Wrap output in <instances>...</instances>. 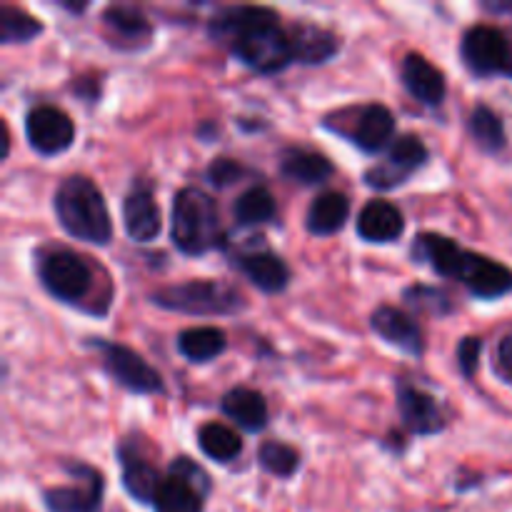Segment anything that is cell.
Segmentation results:
<instances>
[{"label": "cell", "mask_w": 512, "mask_h": 512, "mask_svg": "<svg viewBox=\"0 0 512 512\" xmlns=\"http://www.w3.org/2000/svg\"><path fill=\"white\" fill-rule=\"evenodd\" d=\"M213 40L238 55L248 68L258 73H278L295 60L290 33L280 25L278 15L268 8L235 5L223 8L210 18Z\"/></svg>", "instance_id": "cell-1"}, {"label": "cell", "mask_w": 512, "mask_h": 512, "mask_svg": "<svg viewBox=\"0 0 512 512\" xmlns=\"http://www.w3.org/2000/svg\"><path fill=\"white\" fill-rule=\"evenodd\" d=\"M55 215L65 233L83 243L105 245L113 238L108 205L93 180L83 178V175H70L55 190Z\"/></svg>", "instance_id": "cell-2"}, {"label": "cell", "mask_w": 512, "mask_h": 512, "mask_svg": "<svg viewBox=\"0 0 512 512\" xmlns=\"http://www.w3.org/2000/svg\"><path fill=\"white\" fill-rule=\"evenodd\" d=\"M170 235L180 253L205 255L223 243L218 205L198 188H183L173 200Z\"/></svg>", "instance_id": "cell-3"}, {"label": "cell", "mask_w": 512, "mask_h": 512, "mask_svg": "<svg viewBox=\"0 0 512 512\" xmlns=\"http://www.w3.org/2000/svg\"><path fill=\"white\" fill-rule=\"evenodd\" d=\"M155 305L185 315H230L243 308V298L235 288L220 280H188L170 285L150 295Z\"/></svg>", "instance_id": "cell-4"}, {"label": "cell", "mask_w": 512, "mask_h": 512, "mask_svg": "<svg viewBox=\"0 0 512 512\" xmlns=\"http://www.w3.org/2000/svg\"><path fill=\"white\" fill-rule=\"evenodd\" d=\"M40 283L60 303L80 305L93 288V270L73 250H55L40 260Z\"/></svg>", "instance_id": "cell-5"}, {"label": "cell", "mask_w": 512, "mask_h": 512, "mask_svg": "<svg viewBox=\"0 0 512 512\" xmlns=\"http://www.w3.org/2000/svg\"><path fill=\"white\" fill-rule=\"evenodd\" d=\"M208 490L210 480L205 470L190 458H178L155 495V512H203Z\"/></svg>", "instance_id": "cell-6"}, {"label": "cell", "mask_w": 512, "mask_h": 512, "mask_svg": "<svg viewBox=\"0 0 512 512\" xmlns=\"http://www.w3.org/2000/svg\"><path fill=\"white\" fill-rule=\"evenodd\" d=\"M425 160H428V148L423 140L418 135H403L393 140L388 155L365 173V180L375 190H393L403 185L415 170L423 168Z\"/></svg>", "instance_id": "cell-7"}, {"label": "cell", "mask_w": 512, "mask_h": 512, "mask_svg": "<svg viewBox=\"0 0 512 512\" xmlns=\"http://www.w3.org/2000/svg\"><path fill=\"white\" fill-rule=\"evenodd\" d=\"M95 348L100 350V360H103L105 370H108L110 378L120 388L138 395L163 393V380H160V375L138 353H133L125 345L115 343H95Z\"/></svg>", "instance_id": "cell-8"}, {"label": "cell", "mask_w": 512, "mask_h": 512, "mask_svg": "<svg viewBox=\"0 0 512 512\" xmlns=\"http://www.w3.org/2000/svg\"><path fill=\"white\" fill-rule=\"evenodd\" d=\"M463 60L475 75L512 73L508 38L493 25H475L465 33Z\"/></svg>", "instance_id": "cell-9"}, {"label": "cell", "mask_w": 512, "mask_h": 512, "mask_svg": "<svg viewBox=\"0 0 512 512\" xmlns=\"http://www.w3.org/2000/svg\"><path fill=\"white\" fill-rule=\"evenodd\" d=\"M453 280H460L475 298L495 300L512 293V270L503 263L475 255L463 250L458 258V265L453 270Z\"/></svg>", "instance_id": "cell-10"}, {"label": "cell", "mask_w": 512, "mask_h": 512, "mask_svg": "<svg viewBox=\"0 0 512 512\" xmlns=\"http://www.w3.org/2000/svg\"><path fill=\"white\" fill-rule=\"evenodd\" d=\"M68 473L78 483L48 490L45 508L50 512H98L103 505V475L83 463L68 465Z\"/></svg>", "instance_id": "cell-11"}, {"label": "cell", "mask_w": 512, "mask_h": 512, "mask_svg": "<svg viewBox=\"0 0 512 512\" xmlns=\"http://www.w3.org/2000/svg\"><path fill=\"white\" fill-rule=\"evenodd\" d=\"M25 135L40 155H58L73 145L75 125L63 110L53 105H38L25 118Z\"/></svg>", "instance_id": "cell-12"}, {"label": "cell", "mask_w": 512, "mask_h": 512, "mask_svg": "<svg viewBox=\"0 0 512 512\" xmlns=\"http://www.w3.org/2000/svg\"><path fill=\"white\" fill-rule=\"evenodd\" d=\"M403 85L418 103L428 105V108H438L445 100L448 85H445V75L430 63L425 55L408 53L403 60Z\"/></svg>", "instance_id": "cell-13"}, {"label": "cell", "mask_w": 512, "mask_h": 512, "mask_svg": "<svg viewBox=\"0 0 512 512\" xmlns=\"http://www.w3.org/2000/svg\"><path fill=\"white\" fill-rule=\"evenodd\" d=\"M370 325H373V330L380 338L388 340L395 348L405 350L410 355H423V330L403 310L393 308V305H380L373 313V318H370Z\"/></svg>", "instance_id": "cell-14"}, {"label": "cell", "mask_w": 512, "mask_h": 512, "mask_svg": "<svg viewBox=\"0 0 512 512\" xmlns=\"http://www.w3.org/2000/svg\"><path fill=\"white\" fill-rule=\"evenodd\" d=\"M398 410L403 415V425L415 435H433L443 430V413L438 403L423 390L408 383H398Z\"/></svg>", "instance_id": "cell-15"}, {"label": "cell", "mask_w": 512, "mask_h": 512, "mask_svg": "<svg viewBox=\"0 0 512 512\" xmlns=\"http://www.w3.org/2000/svg\"><path fill=\"white\" fill-rule=\"evenodd\" d=\"M395 133V118L385 105L370 103L363 105L358 110V115L353 118V125H350L348 135L360 150L365 153H378L385 145L390 143Z\"/></svg>", "instance_id": "cell-16"}, {"label": "cell", "mask_w": 512, "mask_h": 512, "mask_svg": "<svg viewBox=\"0 0 512 512\" xmlns=\"http://www.w3.org/2000/svg\"><path fill=\"white\" fill-rule=\"evenodd\" d=\"M125 233L138 243H150L160 235V210L148 188L138 185L123 203Z\"/></svg>", "instance_id": "cell-17"}, {"label": "cell", "mask_w": 512, "mask_h": 512, "mask_svg": "<svg viewBox=\"0 0 512 512\" xmlns=\"http://www.w3.org/2000/svg\"><path fill=\"white\" fill-rule=\"evenodd\" d=\"M405 220L388 200H370L358 218V235L368 243H393L403 235Z\"/></svg>", "instance_id": "cell-18"}, {"label": "cell", "mask_w": 512, "mask_h": 512, "mask_svg": "<svg viewBox=\"0 0 512 512\" xmlns=\"http://www.w3.org/2000/svg\"><path fill=\"white\" fill-rule=\"evenodd\" d=\"M120 458V470H123V485L130 495H133L138 503H155V495H158L160 480L158 470L148 463L140 453H133L128 445L118 448Z\"/></svg>", "instance_id": "cell-19"}, {"label": "cell", "mask_w": 512, "mask_h": 512, "mask_svg": "<svg viewBox=\"0 0 512 512\" xmlns=\"http://www.w3.org/2000/svg\"><path fill=\"white\" fill-rule=\"evenodd\" d=\"M238 268L243 270L245 278L260 288L263 293H280L290 280V270L278 255L268 250H255V253H243L238 258Z\"/></svg>", "instance_id": "cell-20"}, {"label": "cell", "mask_w": 512, "mask_h": 512, "mask_svg": "<svg viewBox=\"0 0 512 512\" xmlns=\"http://www.w3.org/2000/svg\"><path fill=\"white\" fill-rule=\"evenodd\" d=\"M290 43H293V55L295 60L308 65L325 63V60L333 58L338 53L340 43L333 33L318 28V25L310 23H298L288 30Z\"/></svg>", "instance_id": "cell-21"}, {"label": "cell", "mask_w": 512, "mask_h": 512, "mask_svg": "<svg viewBox=\"0 0 512 512\" xmlns=\"http://www.w3.org/2000/svg\"><path fill=\"white\" fill-rule=\"evenodd\" d=\"M223 413L248 433H260L268 425V403L263 395L248 388L230 390L223 398Z\"/></svg>", "instance_id": "cell-22"}, {"label": "cell", "mask_w": 512, "mask_h": 512, "mask_svg": "<svg viewBox=\"0 0 512 512\" xmlns=\"http://www.w3.org/2000/svg\"><path fill=\"white\" fill-rule=\"evenodd\" d=\"M280 173L293 183L318 185L333 175V163L325 155L313 153V150L290 148L280 158Z\"/></svg>", "instance_id": "cell-23"}, {"label": "cell", "mask_w": 512, "mask_h": 512, "mask_svg": "<svg viewBox=\"0 0 512 512\" xmlns=\"http://www.w3.org/2000/svg\"><path fill=\"white\" fill-rule=\"evenodd\" d=\"M350 215V200L343 193H320L308 210V230L313 235H335Z\"/></svg>", "instance_id": "cell-24"}, {"label": "cell", "mask_w": 512, "mask_h": 512, "mask_svg": "<svg viewBox=\"0 0 512 512\" xmlns=\"http://www.w3.org/2000/svg\"><path fill=\"white\" fill-rule=\"evenodd\" d=\"M103 20L113 38L120 40V45H133L135 48V45H140V40L150 38L148 20L133 5H113V8L105 10Z\"/></svg>", "instance_id": "cell-25"}, {"label": "cell", "mask_w": 512, "mask_h": 512, "mask_svg": "<svg viewBox=\"0 0 512 512\" xmlns=\"http://www.w3.org/2000/svg\"><path fill=\"white\" fill-rule=\"evenodd\" d=\"M228 340L220 328H188L178 335V350L190 363H208L225 350Z\"/></svg>", "instance_id": "cell-26"}, {"label": "cell", "mask_w": 512, "mask_h": 512, "mask_svg": "<svg viewBox=\"0 0 512 512\" xmlns=\"http://www.w3.org/2000/svg\"><path fill=\"white\" fill-rule=\"evenodd\" d=\"M198 445L210 460H215V463H230V460L238 458L240 450H243L240 435L223 423L203 425L198 433Z\"/></svg>", "instance_id": "cell-27"}, {"label": "cell", "mask_w": 512, "mask_h": 512, "mask_svg": "<svg viewBox=\"0 0 512 512\" xmlns=\"http://www.w3.org/2000/svg\"><path fill=\"white\" fill-rule=\"evenodd\" d=\"M275 198L268 188H248L233 205V215L240 225H263L275 218Z\"/></svg>", "instance_id": "cell-28"}, {"label": "cell", "mask_w": 512, "mask_h": 512, "mask_svg": "<svg viewBox=\"0 0 512 512\" xmlns=\"http://www.w3.org/2000/svg\"><path fill=\"white\" fill-rule=\"evenodd\" d=\"M470 133H473L475 143L485 150V153H498L505 148V128L503 120L488 108V105H478L470 115Z\"/></svg>", "instance_id": "cell-29"}, {"label": "cell", "mask_w": 512, "mask_h": 512, "mask_svg": "<svg viewBox=\"0 0 512 512\" xmlns=\"http://www.w3.org/2000/svg\"><path fill=\"white\" fill-rule=\"evenodd\" d=\"M43 33V25L25 10L5 5L0 10V40L3 43H28L30 38Z\"/></svg>", "instance_id": "cell-30"}, {"label": "cell", "mask_w": 512, "mask_h": 512, "mask_svg": "<svg viewBox=\"0 0 512 512\" xmlns=\"http://www.w3.org/2000/svg\"><path fill=\"white\" fill-rule=\"evenodd\" d=\"M258 463L268 470L270 475H280V478H288L298 470V453H295L290 445L285 443H263L258 450Z\"/></svg>", "instance_id": "cell-31"}, {"label": "cell", "mask_w": 512, "mask_h": 512, "mask_svg": "<svg viewBox=\"0 0 512 512\" xmlns=\"http://www.w3.org/2000/svg\"><path fill=\"white\" fill-rule=\"evenodd\" d=\"M405 300H408L410 305H415V308H423L433 315L450 313L448 295L440 293V290H435V288H423V285H418V288H410L408 293H405Z\"/></svg>", "instance_id": "cell-32"}, {"label": "cell", "mask_w": 512, "mask_h": 512, "mask_svg": "<svg viewBox=\"0 0 512 512\" xmlns=\"http://www.w3.org/2000/svg\"><path fill=\"white\" fill-rule=\"evenodd\" d=\"M480 353H483V340L480 338L468 335V338L460 340L458 365H460V370H463L465 378H473L475 375V370H478V363H480Z\"/></svg>", "instance_id": "cell-33"}, {"label": "cell", "mask_w": 512, "mask_h": 512, "mask_svg": "<svg viewBox=\"0 0 512 512\" xmlns=\"http://www.w3.org/2000/svg\"><path fill=\"white\" fill-rule=\"evenodd\" d=\"M240 178H243V168H240V165L230 158L213 160V165L208 168V180L213 185H218V188L238 183Z\"/></svg>", "instance_id": "cell-34"}, {"label": "cell", "mask_w": 512, "mask_h": 512, "mask_svg": "<svg viewBox=\"0 0 512 512\" xmlns=\"http://www.w3.org/2000/svg\"><path fill=\"white\" fill-rule=\"evenodd\" d=\"M500 360H503L505 368L512 370V335L510 338H505L503 345H500Z\"/></svg>", "instance_id": "cell-35"}]
</instances>
